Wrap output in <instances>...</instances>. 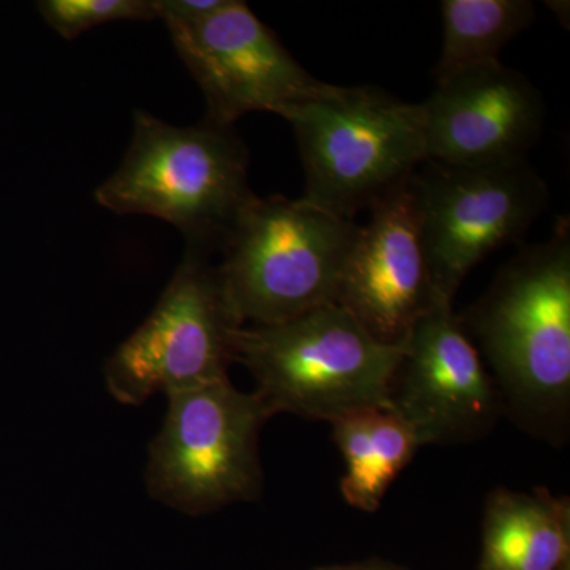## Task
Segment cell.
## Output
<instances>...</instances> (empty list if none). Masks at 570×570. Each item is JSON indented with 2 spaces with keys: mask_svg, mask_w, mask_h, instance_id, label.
<instances>
[{
  "mask_svg": "<svg viewBox=\"0 0 570 570\" xmlns=\"http://www.w3.org/2000/svg\"><path fill=\"white\" fill-rule=\"evenodd\" d=\"M247 170L249 154L234 127H176L137 110L129 149L96 200L119 216L141 214L175 225L187 250L212 257L255 197Z\"/></svg>",
  "mask_w": 570,
  "mask_h": 570,
  "instance_id": "obj_1",
  "label": "cell"
},
{
  "mask_svg": "<svg viewBox=\"0 0 570 570\" xmlns=\"http://www.w3.org/2000/svg\"><path fill=\"white\" fill-rule=\"evenodd\" d=\"M523 417H562L570 396V224L521 249L459 316Z\"/></svg>",
  "mask_w": 570,
  "mask_h": 570,
  "instance_id": "obj_2",
  "label": "cell"
},
{
  "mask_svg": "<svg viewBox=\"0 0 570 570\" xmlns=\"http://www.w3.org/2000/svg\"><path fill=\"white\" fill-rule=\"evenodd\" d=\"M403 346L379 343L346 309L330 303L283 324L242 326L234 358L250 371L272 415L333 423L387 406Z\"/></svg>",
  "mask_w": 570,
  "mask_h": 570,
  "instance_id": "obj_3",
  "label": "cell"
},
{
  "mask_svg": "<svg viewBox=\"0 0 570 570\" xmlns=\"http://www.w3.org/2000/svg\"><path fill=\"white\" fill-rule=\"evenodd\" d=\"M305 168L303 200L354 220L428 163L422 104H407L373 88L328 91L291 108Z\"/></svg>",
  "mask_w": 570,
  "mask_h": 570,
  "instance_id": "obj_4",
  "label": "cell"
},
{
  "mask_svg": "<svg viewBox=\"0 0 570 570\" xmlns=\"http://www.w3.org/2000/svg\"><path fill=\"white\" fill-rule=\"evenodd\" d=\"M358 232L303 198L255 195L220 249L228 309L242 326L275 325L335 303Z\"/></svg>",
  "mask_w": 570,
  "mask_h": 570,
  "instance_id": "obj_5",
  "label": "cell"
},
{
  "mask_svg": "<svg viewBox=\"0 0 570 570\" xmlns=\"http://www.w3.org/2000/svg\"><path fill=\"white\" fill-rule=\"evenodd\" d=\"M269 417L257 392H239L228 379L168 396L149 490L190 515L254 499L262 489L258 434Z\"/></svg>",
  "mask_w": 570,
  "mask_h": 570,
  "instance_id": "obj_6",
  "label": "cell"
},
{
  "mask_svg": "<svg viewBox=\"0 0 570 570\" xmlns=\"http://www.w3.org/2000/svg\"><path fill=\"white\" fill-rule=\"evenodd\" d=\"M411 187L431 277L450 305L471 269L523 239L550 204L549 186L528 160L480 167L428 160Z\"/></svg>",
  "mask_w": 570,
  "mask_h": 570,
  "instance_id": "obj_7",
  "label": "cell"
},
{
  "mask_svg": "<svg viewBox=\"0 0 570 570\" xmlns=\"http://www.w3.org/2000/svg\"><path fill=\"white\" fill-rule=\"evenodd\" d=\"M239 328L217 266L209 255L186 250L153 313L108 360V390L134 406L154 393L170 396L224 381Z\"/></svg>",
  "mask_w": 570,
  "mask_h": 570,
  "instance_id": "obj_8",
  "label": "cell"
},
{
  "mask_svg": "<svg viewBox=\"0 0 570 570\" xmlns=\"http://www.w3.org/2000/svg\"><path fill=\"white\" fill-rule=\"evenodd\" d=\"M179 58L200 86L206 122L234 127L255 111H285L328 91L242 0H224L200 20L167 26Z\"/></svg>",
  "mask_w": 570,
  "mask_h": 570,
  "instance_id": "obj_9",
  "label": "cell"
},
{
  "mask_svg": "<svg viewBox=\"0 0 570 570\" xmlns=\"http://www.w3.org/2000/svg\"><path fill=\"white\" fill-rule=\"evenodd\" d=\"M387 406L412 428L420 448L474 439L493 423V379L450 303L434 306L404 341Z\"/></svg>",
  "mask_w": 570,
  "mask_h": 570,
  "instance_id": "obj_10",
  "label": "cell"
},
{
  "mask_svg": "<svg viewBox=\"0 0 570 570\" xmlns=\"http://www.w3.org/2000/svg\"><path fill=\"white\" fill-rule=\"evenodd\" d=\"M439 303L420 234L411 179L370 208L348 254L335 305L374 340L400 346Z\"/></svg>",
  "mask_w": 570,
  "mask_h": 570,
  "instance_id": "obj_11",
  "label": "cell"
},
{
  "mask_svg": "<svg viewBox=\"0 0 570 570\" xmlns=\"http://www.w3.org/2000/svg\"><path fill=\"white\" fill-rule=\"evenodd\" d=\"M422 108L428 160L445 165L527 160L546 124L542 94L501 61L439 82Z\"/></svg>",
  "mask_w": 570,
  "mask_h": 570,
  "instance_id": "obj_12",
  "label": "cell"
},
{
  "mask_svg": "<svg viewBox=\"0 0 570 570\" xmlns=\"http://www.w3.org/2000/svg\"><path fill=\"white\" fill-rule=\"evenodd\" d=\"M479 570H570V505L550 491L498 490L487 502Z\"/></svg>",
  "mask_w": 570,
  "mask_h": 570,
  "instance_id": "obj_13",
  "label": "cell"
},
{
  "mask_svg": "<svg viewBox=\"0 0 570 570\" xmlns=\"http://www.w3.org/2000/svg\"><path fill=\"white\" fill-rule=\"evenodd\" d=\"M346 461L341 491L352 508L376 512L393 480L420 449L412 428L389 406L370 407L332 423Z\"/></svg>",
  "mask_w": 570,
  "mask_h": 570,
  "instance_id": "obj_14",
  "label": "cell"
},
{
  "mask_svg": "<svg viewBox=\"0 0 570 570\" xmlns=\"http://www.w3.org/2000/svg\"><path fill=\"white\" fill-rule=\"evenodd\" d=\"M444 43L436 85L501 61L499 55L535 20L530 0H444Z\"/></svg>",
  "mask_w": 570,
  "mask_h": 570,
  "instance_id": "obj_15",
  "label": "cell"
},
{
  "mask_svg": "<svg viewBox=\"0 0 570 570\" xmlns=\"http://www.w3.org/2000/svg\"><path fill=\"white\" fill-rule=\"evenodd\" d=\"M37 10L66 40L108 22L159 20L156 0H43Z\"/></svg>",
  "mask_w": 570,
  "mask_h": 570,
  "instance_id": "obj_16",
  "label": "cell"
},
{
  "mask_svg": "<svg viewBox=\"0 0 570 570\" xmlns=\"http://www.w3.org/2000/svg\"><path fill=\"white\" fill-rule=\"evenodd\" d=\"M316 570H407L404 568H400V566L390 564V562L384 561H366V562H356V564H344V566H326V568H321Z\"/></svg>",
  "mask_w": 570,
  "mask_h": 570,
  "instance_id": "obj_17",
  "label": "cell"
}]
</instances>
